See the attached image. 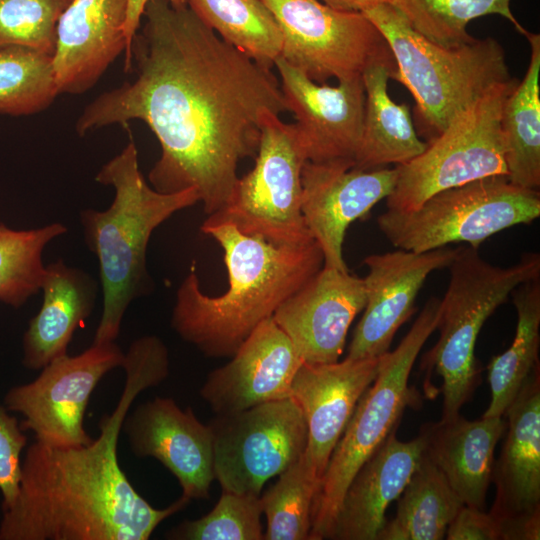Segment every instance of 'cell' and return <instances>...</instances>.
<instances>
[{
    "label": "cell",
    "mask_w": 540,
    "mask_h": 540,
    "mask_svg": "<svg viewBox=\"0 0 540 540\" xmlns=\"http://www.w3.org/2000/svg\"><path fill=\"white\" fill-rule=\"evenodd\" d=\"M143 17L131 48L135 80L87 105L76 131L143 121L161 146L151 186L162 193L194 188L210 216L226 205L240 161L255 157L264 117L289 111L281 86L187 5L149 0Z\"/></svg>",
    "instance_id": "6da1fadb"
},
{
    "label": "cell",
    "mask_w": 540,
    "mask_h": 540,
    "mask_svg": "<svg viewBox=\"0 0 540 540\" xmlns=\"http://www.w3.org/2000/svg\"><path fill=\"white\" fill-rule=\"evenodd\" d=\"M125 384L100 434L78 447L34 441L21 462L17 496L2 510L0 540H147L157 526L191 500L181 496L163 509L133 487L118 461L122 424L144 390L169 374V353L155 335L134 340L121 366Z\"/></svg>",
    "instance_id": "7a4b0ae2"
},
{
    "label": "cell",
    "mask_w": 540,
    "mask_h": 540,
    "mask_svg": "<svg viewBox=\"0 0 540 540\" xmlns=\"http://www.w3.org/2000/svg\"><path fill=\"white\" fill-rule=\"evenodd\" d=\"M201 231L223 249L229 287L220 296H208L190 272L177 290L171 327L204 355L231 357L260 323L322 269L323 253L314 239L276 245L230 223L204 221Z\"/></svg>",
    "instance_id": "3957f363"
},
{
    "label": "cell",
    "mask_w": 540,
    "mask_h": 540,
    "mask_svg": "<svg viewBox=\"0 0 540 540\" xmlns=\"http://www.w3.org/2000/svg\"><path fill=\"white\" fill-rule=\"evenodd\" d=\"M95 180L115 192L107 210L80 213L85 242L99 262L103 311L92 341L99 344L116 341L127 307L147 291L146 250L152 232L200 199L194 188L162 193L148 185L133 141L102 166Z\"/></svg>",
    "instance_id": "277c9868"
},
{
    "label": "cell",
    "mask_w": 540,
    "mask_h": 540,
    "mask_svg": "<svg viewBox=\"0 0 540 540\" xmlns=\"http://www.w3.org/2000/svg\"><path fill=\"white\" fill-rule=\"evenodd\" d=\"M393 55L391 78L415 100L417 128L431 142L494 86L511 77L503 47L492 37L444 47L419 34L391 2L362 12Z\"/></svg>",
    "instance_id": "5b68a950"
},
{
    "label": "cell",
    "mask_w": 540,
    "mask_h": 540,
    "mask_svg": "<svg viewBox=\"0 0 540 540\" xmlns=\"http://www.w3.org/2000/svg\"><path fill=\"white\" fill-rule=\"evenodd\" d=\"M450 280L442 300L439 338L421 361V369L442 378L443 411L451 418L468 402L480 382L475 357L477 337L485 321L520 284L540 277L539 253L523 254L509 266H495L471 246L459 247L448 266Z\"/></svg>",
    "instance_id": "8992f818"
},
{
    "label": "cell",
    "mask_w": 540,
    "mask_h": 540,
    "mask_svg": "<svg viewBox=\"0 0 540 540\" xmlns=\"http://www.w3.org/2000/svg\"><path fill=\"white\" fill-rule=\"evenodd\" d=\"M439 313L440 300L430 298L400 344L379 356L377 375L360 397L321 478L312 505L310 540L329 539L354 475L397 428L406 406L415 400L409 376L437 328Z\"/></svg>",
    "instance_id": "52a82bcc"
},
{
    "label": "cell",
    "mask_w": 540,
    "mask_h": 540,
    "mask_svg": "<svg viewBox=\"0 0 540 540\" xmlns=\"http://www.w3.org/2000/svg\"><path fill=\"white\" fill-rule=\"evenodd\" d=\"M539 216V190L494 175L437 192L410 211L387 209L377 225L393 246L420 253L455 242L478 249L492 235Z\"/></svg>",
    "instance_id": "ba28073f"
},
{
    "label": "cell",
    "mask_w": 540,
    "mask_h": 540,
    "mask_svg": "<svg viewBox=\"0 0 540 540\" xmlns=\"http://www.w3.org/2000/svg\"><path fill=\"white\" fill-rule=\"evenodd\" d=\"M254 158V167L238 177L226 205L205 222L230 223L276 245L313 239L301 211V171L307 158L295 124L268 113Z\"/></svg>",
    "instance_id": "9c48e42d"
},
{
    "label": "cell",
    "mask_w": 540,
    "mask_h": 540,
    "mask_svg": "<svg viewBox=\"0 0 540 540\" xmlns=\"http://www.w3.org/2000/svg\"><path fill=\"white\" fill-rule=\"evenodd\" d=\"M517 80L490 89L459 115L426 149L397 165L394 190L387 209L410 211L433 194L474 180L507 175L501 112Z\"/></svg>",
    "instance_id": "30bf717a"
},
{
    "label": "cell",
    "mask_w": 540,
    "mask_h": 540,
    "mask_svg": "<svg viewBox=\"0 0 540 540\" xmlns=\"http://www.w3.org/2000/svg\"><path fill=\"white\" fill-rule=\"evenodd\" d=\"M262 1L282 33L280 56L316 83L359 76L373 62L394 61L385 38L362 12L337 10L320 0Z\"/></svg>",
    "instance_id": "8fae6325"
},
{
    "label": "cell",
    "mask_w": 540,
    "mask_h": 540,
    "mask_svg": "<svg viewBox=\"0 0 540 540\" xmlns=\"http://www.w3.org/2000/svg\"><path fill=\"white\" fill-rule=\"evenodd\" d=\"M214 476L221 489L260 496L264 484L296 462L307 445V424L298 403L287 397L216 415Z\"/></svg>",
    "instance_id": "7c38bea8"
},
{
    "label": "cell",
    "mask_w": 540,
    "mask_h": 540,
    "mask_svg": "<svg viewBox=\"0 0 540 540\" xmlns=\"http://www.w3.org/2000/svg\"><path fill=\"white\" fill-rule=\"evenodd\" d=\"M125 353L116 342L91 344L76 356L58 357L36 379L10 388L4 396L8 411L22 415L20 426L51 447H78L93 438L84 428L87 405L100 380L121 367Z\"/></svg>",
    "instance_id": "4fadbf2b"
},
{
    "label": "cell",
    "mask_w": 540,
    "mask_h": 540,
    "mask_svg": "<svg viewBox=\"0 0 540 540\" xmlns=\"http://www.w3.org/2000/svg\"><path fill=\"white\" fill-rule=\"evenodd\" d=\"M540 370L532 371L508 407L506 437L492 481L490 514L501 540L540 539Z\"/></svg>",
    "instance_id": "5bb4252c"
},
{
    "label": "cell",
    "mask_w": 540,
    "mask_h": 540,
    "mask_svg": "<svg viewBox=\"0 0 540 540\" xmlns=\"http://www.w3.org/2000/svg\"><path fill=\"white\" fill-rule=\"evenodd\" d=\"M397 168L363 170L354 161H306L301 171V211L323 253V267L349 271L343 258L347 228L395 188Z\"/></svg>",
    "instance_id": "9a60e30c"
},
{
    "label": "cell",
    "mask_w": 540,
    "mask_h": 540,
    "mask_svg": "<svg viewBox=\"0 0 540 540\" xmlns=\"http://www.w3.org/2000/svg\"><path fill=\"white\" fill-rule=\"evenodd\" d=\"M459 247L426 252L398 249L363 260L366 304L347 358H376L389 351L397 330L415 311L416 297L430 273L448 267Z\"/></svg>",
    "instance_id": "2e32d148"
},
{
    "label": "cell",
    "mask_w": 540,
    "mask_h": 540,
    "mask_svg": "<svg viewBox=\"0 0 540 540\" xmlns=\"http://www.w3.org/2000/svg\"><path fill=\"white\" fill-rule=\"evenodd\" d=\"M274 66L288 110L307 161H354L364 121L365 89L362 75L342 79L337 86L319 84L279 56Z\"/></svg>",
    "instance_id": "e0dca14e"
},
{
    "label": "cell",
    "mask_w": 540,
    "mask_h": 540,
    "mask_svg": "<svg viewBox=\"0 0 540 540\" xmlns=\"http://www.w3.org/2000/svg\"><path fill=\"white\" fill-rule=\"evenodd\" d=\"M131 452L158 460L178 480L183 497L208 499L214 476L213 437L191 407L155 397L138 405L122 424Z\"/></svg>",
    "instance_id": "ac0fdd59"
},
{
    "label": "cell",
    "mask_w": 540,
    "mask_h": 540,
    "mask_svg": "<svg viewBox=\"0 0 540 540\" xmlns=\"http://www.w3.org/2000/svg\"><path fill=\"white\" fill-rule=\"evenodd\" d=\"M366 304L363 278L322 267L273 314L304 363L338 361L352 321Z\"/></svg>",
    "instance_id": "d6986e66"
},
{
    "label": "cell",
    "mask_w": 540,
    "mask_h": 540,
    "mask_svg": "<svg viewBox=\"0 0 540 540\" xmlns=\"http://www.w3.org/2000/svg\"><path fill=\"white\" fill-rule=\"evenodd\" d=\"M231 357L208 374L199 391L216 415L291 397L293 379L303 363L272 317L260 323Z\"/></svg>",
    "instance_id": "ffe728a7"
},
{
    "label": "cell",
    "mask_w": 540,
    "mask_h": 540,
    "mask_svg": "<svg viewBox=\"0 0 540 540\" xmlns=\"http://www.w3.org/2000/svg\"><path fill=\"white\" fill-rule=\"evenodd\" d=\"M378 364L379 357L303 362L293 379L291 397L307 424L304 455L320 481L360 397L377 375Z\"/></svg>",
    "instance_id": "44dd1931"
},
{
    "label": "cell",
    "mask_w": 540,
    "mask_h": 540,
    "mask_svg": "<svg viewBox=\"0 0 540 540\" xmlns=\"http://www.w3.org/2000/svg\"><path fill=\"white\" fill-rule=\"evenodd\" d=\"M128 0H72L59 18L52 56L61 93L92 88L126 51Z\"/></svg>",
    "instance_id": "7402d4cb"
},
{
    "label": "cell",
    "mask_w": 540,
    "mask_h": 540,
    "mask_svg": "<svg viewBox=\"0 0 540 540\" xmlns=\"http://www.w3.org/2000/svg\"><path fill=\"white\" fill-rule=\"evenodd\" d=\"M394 429L348 485L329 539L376 540L388 506L399 498L424 451L421 435L401 441Z\"/></svg>",
    "instance_id": "603a6c76"
},
{
    "label": "cell",
    "mask_w": 540,
    "mask_h": 540,
    "mask_svg": "<svg viewBox=\"0 0 540 540\" xmlns=\"http://www.w3.org/2000/svg\"><path fill=\"white\" fill-rule=\"evenodd\" d=\"M507 427L505 416L470 421L457 414L423 424L424 451L463 504L483 510L492 482L494 451Z\"/></svg>",
    "instance_id": "cb8c5ba5"
},
{
    "label": "cell",
    "mask_w": 540,
    "mask_h": 540,
    "mask_svg": "<svg viewBox=\"0 0 540 540\" xmlns=\"http://www.w3.org/2000/svg\"><path fill=\"white\" fill-rule=\"evenodd\" d=\"M97 288L88 273L62 259L45 266L42 305L23 336L25 368L40 370L67 354L75 330L93 312Z\"/></svg>",
    "instance_id": "d4e9b609"
},
{
    "label": "cell",
    "mask_w": 540,
    "mask_h": 540,
    "mask_svg": "<svg viewBox=\"0 0 540 540\" xmlns=\"http://www.w3.org/2000/svg\"><path fill=\"white\" fill-rule=\"evenodd\" d=\"M394 61H377L362 72L365 89L363 131L354 167L370 170L389 164L402 165L427 147L413 124L407 104L395 103L388 94Z\"/></svg>",
    "instance_id": "484cf974"
},
{
    "label": "cell",
    "mask_w": 540,
    "mask_h": 540,
    "mask_svg": "<svg viewBox=\"0 0 540 540\" xmlns=\"http://www.w3.org/2000/svg\"><path fill=\"white\" fill-rule=\"evenodd\" d=\"M531 49L521 82L509 93L501 112L507 177L517 186L540 187V36L524 35Z\"/></svg>",
    "instance_id": "4316f807"
},
{
    "label": "cell",
    "mask_w": 540,
    "mask_h": 540,
    "mask_svg": "<svg viewBox=\"0 0 540 540\" xmlns=\"http://www.w3.org/2000/svg\"><path fill=\"white\" fill-rule=\"evenodd\" d=\"M462 500L423 451L398 498L396 515L385 522L376 540H442Z\"/></svg>",
    "instance_id": "83f0119b"
},
{
    "label": "cell",
    "mask_w": 540,
    "mask_h": 540,
    "mask_svg": "<svg viewBox=\"0 0 540 540\" xmlns=\"http://www.w3.org/2000/svg\"><path fill=\"white\" fill-rule=\"evenodd\" d=\"M511 295L517 312L516 332L511 346L487 366L491 401L482 417L504 416L539 365L540 277L520 284Z\"/></svg>",
    "instance_id": "f1b7e54d"
},
{
    "label": "cell",
    "mask_w": 540,
    "mask_h": 540,
    "mask_svg": "<svg viewBox=\"0 0 540 540\" xmlns=\"http://www.w3.org/2000/svg\"><path fill=\"white\" fill-rule=\"evenodd\" d=\"M187 6L221 39L262 66L272 68L283 37L262 0H185Z\"/></svg>",
    "instance_id": "f546056e"
},
{
    "label": "cell",
    "mask_w": 540,
    "mask_h": 540,
    "mask_svg": "<svg viewBox=\"0 0 540 540\" xmlns=\"http://www.w3.org/2000/svg\"><path fill=\"white\" fill-rule=\"evenodd\" d=\"M52 55L21 45L0 46V113L31 115L59 95Z\"/></svg>",
    "instance_id": "4dcf8cb0"
},
{
    "label": "cell",
    "mask_w": 540,
    "mask_h": 540,
    "mask_svg": "<svg viewBox=\"0 0 540 540\" xmlns=\"http://www.w3.org/2000/svg\"><path fill=\"white\" fill-rule=\"evenodd\" d=\"M67 232L61 223L15 230L0 223V302L19 308L41 290L46 245Z\"/></svg>",
    "instance_id": "1f68e13d"
},
{
    "label": "cell",
    "mask_w": 540,
    "mask_h": 540,
    "mask_svg": "<svg viewBox=\"0 0 540 540\" xmlns=\"http://www.w3.org/2000/svg\"><path fill=\"white\" fill-rule=\"evenodd\" d=\"M512 0H391L411 26L431 42L444 47L457 46L474 38L467 32L470 21L497 14L525 35L527 30L512 13Z\"/></svg>",
    "instance_id": "d6a6232c"
},
{
    "label": "cell",
    "mask_w": 540,
    "mask_h": 540,
    "mask_svg": "<svg viewBox=\"0 0 540 540\" xmlns=\"http://www.w3.org/2000/svg\"><path fill=\"white\" fill-rule=\"evenodd\" d=\"M260 495L266 516L263 540H310L313 500L320 485L304 453Z\"/></svg>",
    "instance_id": "836d02e7"
},
{
    "label": "cell",
    "mask_w": 540,
    "mask_h": 540,
    "mask_svg": "<svg viewBox=\"0 0 540 540\" xmlns=\"http://www.w3.org/2000/svg\"><path fill=\"white\" fill-rule=\"evenodd\" d=\"M260 496L222 490L215 507L195 520H185L167 532L173 540H263Z\"/></svg>",
    "instance_id": "e575fe53"
},
{
    "label": "cell",
    "mask_w": 540,
    "mask_h": 540,
    "mask_svg": "<svg viewBox=\"0 0 540 540\" xmlns=\"http://www.w3.org/2000/svg\"><path fill=\"white\" fill-rule=\"evenodd\" d=\"M72 0H0V46L21 45L53 56L60 16Z\"/></svg>",
    "instance_id": "d590c367"
},
{
    "label": "cell",
    "mask_w": 540,
    "mask_h": 540,
    "mask_svg": "<svg viewBox=\"0 0 540 540\" xmlns=\"http://www.w3.org/2000/svg\"><path fill=\"white\" fill-rule=\"evenodd\" d=\"M27 445V437L18 419L0 405V492L2 510L14 502L21 475V453Z\"/></svg>",
    "instance_id": "8d00e7d4"
},
{
    "label": "cell",
    "mask_w": 540,
    "mask_h": 540,
    "mask_svg": "<svg viewBox=\"0 0 540 540\" xmlns=\"http://www.w3.org/2000/svg\"><path fill=\"white\" fill-rule=\"evenodd\" d=\"M445 536L448 540H501V527L489 512L463 505Z\"/></svg>",
    "instance_id": "74e56055"
},
{
    "label": "cell",
    "mask_w": 540,
    "mask_h": 540,
    "mask_svg": "<svg viewBox=\"0 0 540 540\" xmlns=\"http://www.w3.org/2000/svg\"><path fill=\"white\" fill-rule=\"evenodd\" d=\"M149 0H128L127 17L124 26V32L126 37V51H125V70H128L132 65V42L135 34L137 33L140 22L143 18L144 8ZM171 5L175 7L187 5L185 0H168Z\"/></svg>",
    "instance_id": "f35d334b"
},
{
    "label": "cell",
    "mask_w": 540,
    "mask_h": 540,
    "mask_svg": "<svg viewBox=\"0 0 540 540\" xmlns=\"http://www.w3.org/2000/svg\"><path fill=\"white\" fill-rule=\"evenodd\" d=\"M324 4L341 11L363 12L375 5L391 0H320Z\"/></svg>",
    "instance_id": "ab89813d"
}]
</instances>
